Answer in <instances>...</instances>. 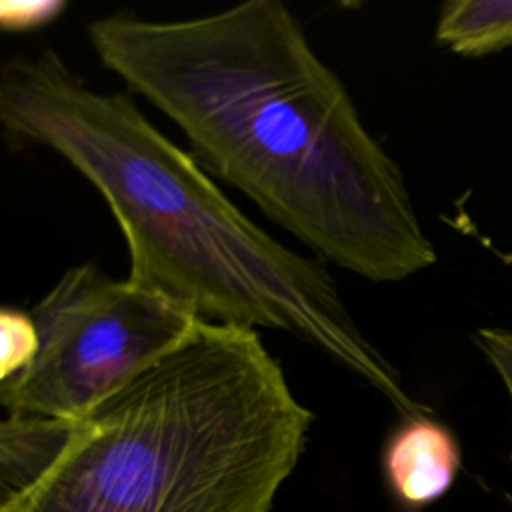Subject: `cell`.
Returning <instances> with one entry per match:
<instances>
[{
  "instance_id": "cell-1",
  "label": "cell",
  "mask_w": 512,
  "mask_h": 512,
  "mask_svg": "<svg viewBox=\"0 0 512 512\" xmlns=\"http://www.w3.org/2000/svg\"><path fill=\"white\" fill-rule=\"evenodd\" d=\"M94 54L186 136L190 154L324 264L398 282L436 262L404 176L280 0L86 26Z\"/></svg>"
},
{
  "instance_id": "cell-2",
  "label": "cell",
  "mask_w": 512,
  "mask_h": 512,
  "mask_svg": "<svg viewBox=\"0 0 512 512\" xmlns=\"http://www.w3.org/2000/svg\"><path fill=\"white\" fill-rule=\"evenodd\" d=\"M0 122L12 144L52 150L102 194L128 246V282L204 322L288 332L420 414L326 264L254 224L130 94L88 86L52 50L18 54L0 72Z\"/></svg>"
},
{
  "instance_id": "cell-3",
  "label": "cell",
  "mask_w": 512,
  "mask_h": 512,
  "mask_svg": "<svg viewBox=\"0 0 512 512\" xmlns=\"http://www.w3.org/2000/svg\"><path fill=\"white\" fill-rule=\"evenodd\" d=\"M312 420L256 330L200 322L0 512H268Z\"/></svg>"
},
{
  "instance_id": "cell-4",
  "label": "cell",
  "mask_w": 512,
  "mask_h": 512,
  "mask_svg": "<svg viewBox=\"0 0 512 512\" xmlns=\"http://www.w3.org/2000/svg\"><path fill=\"white\" fill-rule=\"evenodd\" d=\"M30 312L40 348L28 368L0 382V402L8 414L66 422L86 418L204 322L94 262L68 268Z\"/></svg>"
},
{
  "instance_id": "cell-5",
  "label": "cell",
  "mask_w": 512,
  "mask_h": 512,
  "mask_svg": "<svg viewBox=\"0 0 512 512\" xmlns=\"http://www.w3.org/2000/svg\"><path fill=\"white\" fill-rule=\"evenodd\" d=\"M384 468L398 498L422 506L452 486L460 468V448L444 424L414 414L390 436Z\"/></svg>"
},
{
  "instance_id": "cell-6",
  "label": "cell",
  "mask_w": 512,
  "mask_h": 512,
  "mask_svg": "<svg viewBox=\"0 0 512 512\" xmlns=\"http://www.w3.org/2000/svg\"><path fill=\"white\" fill-rule=\"evenodd\" d=\"M436 42L478 58L512 46V0H450L436 24Z\"/></svg>"
},
{
  "instance_id": "cell-7",
  "label": "cell",
  "mask_w": 512,
  "mask_h": 512,
  "mask_svg": "<svg viewBox=\"0 0 512 512\" xmlns=\"http://www.w3.org/2000/svg\"><path fill=\"white\" fill-rule=\"evenodd\" d=\"M0 382L30 366L40 348V334L32 312L4 306L0 312Z\"/></svg>"
},
{
  "instance_id": "cell-8",
  "label": "cell",
  "mask_w": 512,
  "mask_h": 512,
  "mask_svg": "<svg viewBox=\"0 0 512 512\" xmlns=\"http://www.w3.org/2000/svg\"><path fill=\"white\" fill-rule=\"evenodd\" d=\"M66 8V0H2L0 26L10 34L36 32L56 22Z\"/></svg>"
},
{
  "instance_id": "cell-9",
  "label": "cell",
  "mask_w": 512,
  "mask_h": 512,
  "mask_svg": "<svg viewBox=\"0 0 512 512\" xmlns=\"http://www.w3.org/2000/svg\"><path fill=\"white\" fill-rule=\"evenodd\" d=\"M476 344L502 378L512 400V330L510 328H482L474 334Z\"/></svg>"
}]
</instances>
